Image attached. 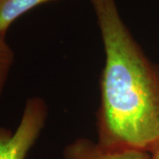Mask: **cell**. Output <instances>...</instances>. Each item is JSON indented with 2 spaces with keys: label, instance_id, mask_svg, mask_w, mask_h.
<instances>
[{
  "label": "cell",
  "instance_id": "obj_1",
  "mask_svg": "<svg viewBox=\"0 0 159 159\" xmlns=\"http://www.w3.org/2000/svg\"><path fill=\"white\" fill-rule=\"evenodd\" d=\"M105 53L97 113L98 143L152 152L159 144V66L138 44L116 0H90Z\"/></svg>",
  "mask_w": 159,
  "mask_h": 159
},
{
  "label": "cell",
  "instance_id": "obj_2",
  "mask_svg": "<svg viewBox=\"0 0 159 159\" xmlns=\"http://www.w3.org/2000/svg\"><path fill=\"white\" fill-rule=\"evenodd\" d=\"M47 116L48 107L43 99H28L15 132L0 127V159H26L45 125Z\"/></svg>",
  "mask_w": 159,
  "mask_h": 159
},
{
  "label": "cell",
  "instance_id": "obj_3",
  "mask_svg": "<svg viewBox=\"0 0 159 159\" xmlns=\"http://www.w3.org/2000/svg\"><path fill=\"white\" fill-rule=\"evenodd\" d=\"M64 159H151V155L141 150L104 148L98 142L80 138L66 147Z\"/></svg>",
  "mask_w": 159,
  "mask_h": 159
},
{
  "label": "cell",
  "instance_id": "obj_4",
  "mask_svg": "<svg viewBox=\"0 0 159 159\" xmlns=\"http://www.w3.org/2000/svg\"><path fill=\"white\" fill-rule=\"evenodd\" d=\"M56 0H0V35L6 37L17 19L37 6Z\"/></svg>",
  "mask_w": 159,
  "mask_h": 159
},
{
  "label": "cell",
  "instance_id": "obj_5",
  "mask_svg": "<svg viewBox=\"0 0 159 159\" xmlns=\"http://www.w3.org/2000/svg\"><path fill=\"white\" fill-rule=\"evenodd\" d=\"M14 62V52L7 43L5 36L0 35V97L9 75V72Z\"/></svg>",
  "mask_w": 159,
  "mask_h": 159
},
{
  "label": "cell",
  "instance_id": "obj_6",
  "mask_svg": "<svg viewBox=\"0 0 159 159\" xmlns=\"http://www.w3.org/2000/svg\"><path fill=\"white\" fill-rule=\"evenodd\" d=\"M151 159H159V144L157 147L151 152Z\"/></svg>",
  "mask_w": 159,
  "mask_h": 159
}]
</instances>
